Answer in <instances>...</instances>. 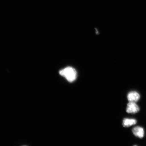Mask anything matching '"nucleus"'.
<instances>
[{"label":"nucleus","mask_w":146,"mask_h":146,"mask_svg":"<svg viewBox=\"0 0 146 146\" xmlns=\"http://www.w3.org/2000/svg\"><path fill=\"white\" fill-rule=\"evenodd\" d=\"M59 74L70 82L74 81L77 76V72L75 69L70 67L62 69L60 71Z\"/></svg>","instance_id":"obj_1"},{"label":"nucleus","mask_w":146,"mask_h":146,"mask_svg":"<svg viewBox=\"0 0 146 146\" xmlns=\"http://www.w3.org/2000/svg\"><path fill=\"white\" fill-rule=\"evenodd\" d=\"M140 98V96L136 91H133L129 92L127 95V99L129 102H137Z\"/></svg>","instance_id":"obj_3"},{"label":"nucleus","mask_w":146,"mask_h":146,"mask_svg":"<svg viewBox=\"0 0 146 146\" xmlns=\"http://www.w3.org/2000/svg\"><path fill=\"white\" fill-rule=\"evenodd\" d=\"M137 122L134 119L125 118L123 120V125L124 127H129L135 125Z\"/></svg>","instance_id":"obj_5"},{"label":"nucleus","mask_w":146,"mask_h":146,"mask_svg":"<svg viewBox=\"0 0 146 146\" xmlns=\"http://www.w3.org/2000/svg\"><path fill=\"white\" fill-rule=\"evenodd\" d=\"M138 106L134 102H129L127 104L126 109L127 112L129 113L135 114L139 111Z\"/></svg>","instance_id":"obj_2"},{"label":"nucleus","mask_w":146,"mask_h":146,"mask_svg":"<svg viewBox=\"0 0 146 146\" xmlns=\"http://www.w3.org/2000/svg\"><path fill=\"white\" fill-rule=\"evenodd\" d=\"M132 132L135 136L140 138H143L145 134L143 128L139 126L133 128L132 129Z\"/></svg>","instance_id":"obj_4"}]
</instances>
